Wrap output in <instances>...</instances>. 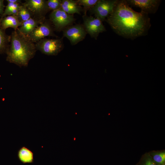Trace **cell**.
Here are the masks:
<instances>
[{
    "instance_id": "cell-7",
    "label": "cell",
    "mask_w": 165,
    "mask_h": 165,
    "mask_svg": "<svg viewBox=\"0 0 165 165\" xmlns=\"http://www.w3.org/2000/svg\"><path fill=\"white\" fill-rule=\"evenodd\" d=\"M82 17L85 30L91 38L96 40L100 33L106 31L102 22L100 19L86 14L83 15Z\"/></svg>"
},
{
    "instance_id": "cell-4",
    "label": "cell",
    "mask_w": 165,
    "mask_h": 165,
    "mask_svg": "<svg viewBox=\"0 0 165 165\" xmlns=\"http://www.w3.org/2000/svg\"><path fill=\"white\" fill-rule=\"evenodd\" d=\"M49 17L54 30L57 31H63L75 20L73 15L68 14L61 8L51 11Z\"/></svg>"
},
{
    "instance_id": "cell-12",
    "label": "cell",
    "mask_w": 165,
    "mask_h": 165,
    "mask_svg": "<svg viewBox=\"0 0 165 165\" xmlns=\"http://www.w3.org/2000/svg\"><path fill=\"white\" fill-rule=\"evenodd\" d=\"M61 9L68 14L72 15L75 13L80 15L83 11L81 6L77 4V0H61Z\"/></svg>"
},
{
    "instance_id": "cell-16",
    "label": "cell",
    "mask_w": 165,
    "mask_h": 165,
    "mask_svg": "<svg viewBox=\"0 0 165 165\" xmlns=\"http://www.w3.org/2000/svg\"><path fill=\"white\" fill-rule=\"evenodd\" d=\"M156 165H161L165 163V151L153 150L148 152Z\"/></svg>"
},
{
    "instance_id": "cell-23",
    "label": "cell",
    "mask_w": 165,
    "mask_h": 165,
    "mask_svg": "<svg viewBox=\"0 0 165 165\" xmlns=\"http://www.w3.org/2000/svg\"><path fill=\"white\" fill-rule=\"evenodd\" d=\"M7 2H11L14 3H18L20 4L22 3L21 0H6Z\"/></svg>"
},
{
    "instance_id": "cell-19",
    "label": "cell",
    "mask_w": 165,
    "mask_h": 165,
    "mask_svg": "<svg viewBox=\"0 0 165 165\" xmlns=\"http://www.w3.org/2000/svg\"><path fill=\"white\" fill-rule=\"evenodd\" d=\"M98 0H77V4L83 6L84 15L86 14L87 11L90 10L97 3Z\"/></svg>"
},
{
    "instance_id": "cell-2",
    "label": "cell",
    "mask_w": 165,
    "mask_h": 165,
    "mask_svg": "<svg viewBox=\"0 0 165 165\" xmlns=\"http://www.w3.org/2000/svg\"><path fill=\"white\" fill-rule=\"evenodd\" d=\"M10 36V44L6 53V60L20 67H27L37 50L35 44L18 29L13 31Z\"/></svg>"
},
{
    "instance_id": "cell-22",
    "label": "cell",
    "mask_w": 165,
    "mask_h": 165,
    "mask_svg": "<svg viewBox=\"0 0 165 165\" xmlns=\"http://www.w3.org/2000/svg\"><path fill=\"white\" fill-rule=\"evenodd\" d=\"M5 6L3 0H0V15L1 16L3 13Z\"/></svg>"
},
{
    "instance_id": "cell-3",
    "label": "cell",
    "mask_w": 165,
    "mask_h": 165,
    "mask_svg": "<svg viewBox=\"0 0 165 165\" xmlns=\"http://www.w3.org/2000/svg\"><path fill=\"white\" fill-rule=\"evenodd\" d=\"M63 37L50 39L45 38L35 43L37 50L49 56H56L63 49Z\"/></svg>"
},
{
    "instance_id": "cell-15",
    "label": "cell",
    "mask_w": 165,
    "mask_h": 165,
    "mask_svg": "<svg viewBox=\"0 0 165 165\" xmlns=\"http://www.w3.org/2000/svg\"><path fill=\"white\" fill-rule=\"evenodd\" d=\"M10 36L2 28L0 21V54L6 53L10 43Z\"/></svg>"
},
{
    "instance_id": "cell-18",
    "label": "cell",
    "mask_w": 165,
    "mask_h": 165,
    "mask_svg": "<svg viewBox=\"0 0 165 165\" xmlns=\"http://www.w3.org/2000/svg\"><path fill=\"white\" fill-rule=\"evenodd\" d=\"M17 16L20 21L21 23L33 17L31 12L22 3L20 5Z\"/></svg>"
},
{
    "instance_id": "cell-11",
    "label": "cell",
    "mask_w": 165,
    "mask_h": 165,
    "mask_svg": "<svg viewBox=\"0 0 165 165\" xmlns=\"http://www.w3.org/2000/svg\"><path fill=\"white\" fill-rule=\"evenodd\" d=\"M45 19H39L33 17H31L23 22L21 25L17 29L20 33L27 36L38 27Z\"/></svg>"
},
{
    "instance_id": "cell-6",
    "label": "cell",
    "mask_w": 165,
    "mask_h": 165,
    "mask_svg": "<svg viewBox=\"0 0 165 165\" xmlns=\"http://www.w3.org/2000/svg\"><path fill=\"white\" fill-rule=\"evenodd\" d=\"M118 0H98L89 11L102 22L112 13Z\"/></svg>"
},
{
    "instance_id": "cell-10",
    "label": "cell",
    "mask_w": 165,
    "mask_h": 165,
    "mask_svg": "<svg viewBox=\"0 0 165 165\" xmlns=\"http://www.w3.org/2000/svg\"><path fill=\"white\" fill-rule=\"evenodd\" d=\"M126 0L129 6L139 8L141 12L147 14L155 13L161 2L160 0Z\"/></svg>"
},
{
    "instance_id": "cell-20",
    "label": "cell",
    "mask_w": 165,
    "mask_h": 165,
    "mask_svg": "<svg viewBox=\"0 0 165 165\" xmlns=\"http://www.w3.org/2000/svg\"><path fill=\"white\" fill-rule=\"evenodd\" d=\"M136 165H156L152 160L148 152L143 154L139 161Z\"/></svg>"
},
{
    "instance_id": "cell-5",
    "label": "cell",
    "mask_w": 165,
    "mask_h": 165,
    "mask_svg": "<svg viewBox=\"0 0 165 165\" xmlns=\"http://www.w3.org/2000/svg\"><path fill=\"white\" fill-rule=\"evenodd\" d=\"M54 30L53 26L50 20L45 19L27 36L33 42L35 43L47 37H57L54 33Z\"/></svg>"
},
{
    "instance_id": "cell-13",
    "label": "cell",
    "mask_w": 165,
    "mask_h": 165,
    "mask_svg": "<svg viewBox=\"0 0 165 165\" xmlns=\"http://www.w3.org/2000/svg\"><path fill=\"white\" fill-rule=\"evenodd\" d=\"M2 28L5 30L8 28H12L14 30H16L22 25L16 16L9 15L0 18Z\"/></svg>"
},
{
    "instance_id": "cell-24",
    "label": "cell",
    "mask_w": 165,
    "mask_h": 165,
    "mask_svg": "<svg viewBox=\"0 0 165 165\" xmlns=\"http://www.w3.org/2000/svg\"><path fill=\"white\" fill-rule=\"evenodd\" d=\"M161 165H165V163H164Z\"/></svg>"
},
{
    "instance_id": "cell-14",
    "label": "cell",
    "mask_w": 165,
    "mask_h": 165,
    "mask_svg": "<svg viewBox=\"0 0 165 165\" xmlns=\"http://www.w3.org/2000/svg\"><path fill=\"white\" fill-rule=\"evenodd\" d=\"M17 155L19 160L24 164L34 162L33 153L25 146H22L19 149Z\"/></svg>"
},
{
    "instance_id": "cell-17",
    "label": "cell",
    "mask_w": 165,
    "mask_h": 165,
    "mask_svg": "<svg viewBox=\"0 0 165 165\" xmlns=\"http://www.w3.org/2000/svg\"><path fill=\"white\" fill-rule=\"evenodd\" d=\"M2 15L1 18H2L9 15L17 16L20 5L18 3L7 2Z\"/></svg>"
},
{
    "instance_id": "cell-1",
    "label": "cell",
    "mask_w": 165,
    "mask_h": 165,
    "mask_svg": "<svg viewBox=\"0 0 165 165\" xmlns=\"http://www.w3.org/2000/svg\"><path fill=\"white\" fill-rule=\"evenodd\" d=\"M105 20L117 34L131 39L146 35L151 26L148 14L135 11L126 0H118Z\"/></svg>"
},
{
    "instance_id": "cell-9",
    "label": "cell",
    "mask_w": 165,
    "mask_h": 165,
    "mask_svg": "<svg viewBox=\"0 0 165 165\" xmlns=\"http://www.w3.org/2000/svg\"><path fill=\"white\" fill-rule=\"evenodd\" d=\"M22 4L32 13L33 17L39 19L46 18L45 15L49 12L45 0H26Z\"/></svg>"
},
{
    "instance_id": "cell-8",
    "label": "cell",
    "mask_w": 165,
    "mask_h": 165,
    "mask_svg": "<svg viewBox=\"0 0 165 165\" xmlns=\"http://www.w3.org/2000/svg\"><path fill=\"white\" fill-rule=\"evenodd\" d=\"M62 31L63 37L67 38L73 46L84 39L87 34L83 25L81 24L70 25Z\"/></svg>"
},
{
    "instance_id": "cell-21",
    "label": "cell",
    "mask_w": 165,
    "mask_h": 165,
    "mask_svg": "<svg viewBox=\"0 0 165 165\" xmlns=\"http://www.w3.org/2000/svg\"><path fill=\"white\" fill-rule=\"evenodd\" d=\"M61 0H48L46 4L48 10L52 11L57 10L61 8Z\"/></svg>"
}]
</instances>
